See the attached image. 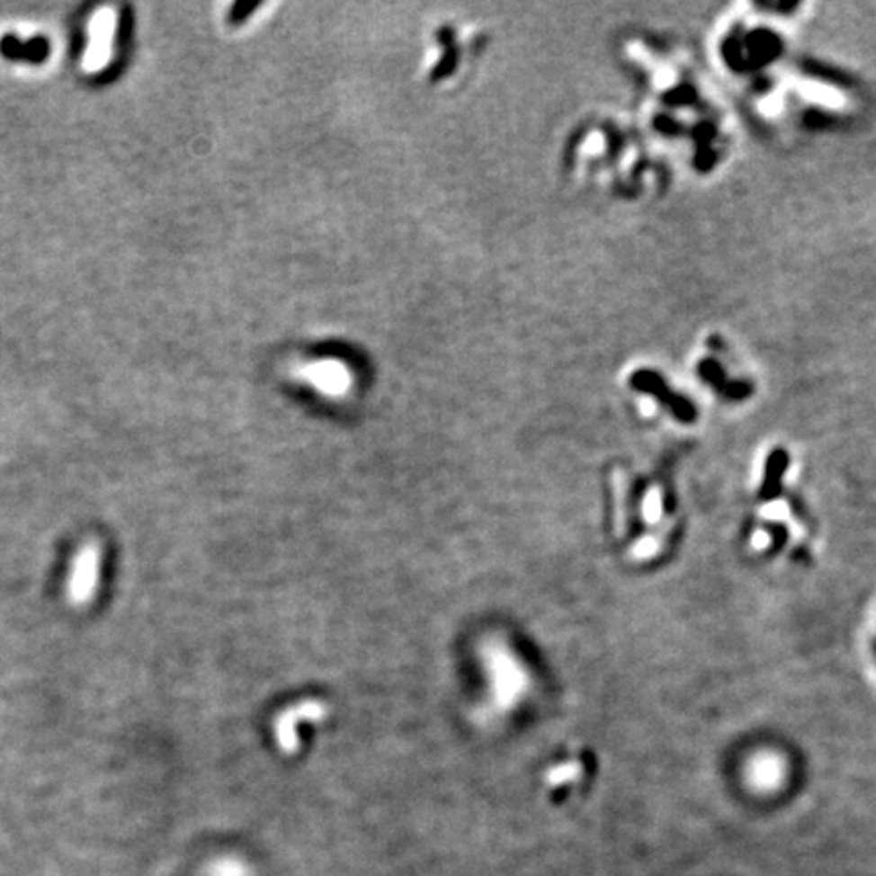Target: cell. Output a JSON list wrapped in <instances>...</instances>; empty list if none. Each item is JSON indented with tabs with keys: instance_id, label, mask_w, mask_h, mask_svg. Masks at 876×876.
Returning a JSON list of instances; mask_svg holds the SVG:
<instances>
[{
	"instance_id": "obj_1",
	"label": "cell",
	"mask_w": 876,
	"mask_h": 876,
	"mask_svg": "<svg viewBox=\"0 0 876 876\" xmlns=\"http://www.w3.org/2000/svg\"><path fill=\"white\" fill-rule=\"evenodd\" d=\"M481 662L489 675V706L493 712H507L522 702L530 690V672L522 659L499 637L485 641Z\"/></svg>"
},
{
	"instance_id": "obj_2",
	"label": "cell",
	"mask_w": 876,
	"mask_h": 876,
	"mask_svg": "<svg viewBox=\"0 0 876 876\" xmlns=\"http://www.w3.org/2000/svg\"><path fill=\"white\" fill-rule=\"evenodd\" d=\"M102 570V548L98 541H85L71 560L67 577V599L74 607L90 604L98 591Z\"/></svg>"
},
{
	"instance_id": "obj_3",
	"label": "cell",
	"mask_w": 876,
	"mask_h": 876,
	"mask_svg": "<svg viewBox=\"0 0 876 876\" xmlns=\"http://www.w3.org/2000/svg\"><path fill=\"white\" fill-rule=\"evenodd\" d=\"M116 25H118V14L110 6H103V9L95 11L94 17L90 21V41H87V49L84 55V69L90 71V74H98L103 67L108 66L110 58H112V41L116 37Z\"/></svg>"
},
{
	"instance_id": "obj_4",
	"label": "cell",
	"mask_w": 876,
	"mask_h": 876,
	"mask_svg": "<svg viewBox=\"0 0 876 876\" xmlns=\"http://www.w3.org/2000/svg\"><path fill=\"white\" fill-rule=\"evenodd\" d=\"M325 716V708L318 702H302L284 711L274 720V737L284 753H294L299 748V722L300 720H318Z\"/></svg>"
},
{
	"instance_id": "obj_5",
	"label": "cell",
	"mask_w": 876,
	"mask_h": 876,
	"mask_svg": "<svg viewBox=\"0 0 876 876\" xmlns=\"http://www.w3.org/2000/svg\"><path fill=\"white\" fill-rule=\"evenodd\" d=\"M0 49L11 59H29V61H41L47 55V45L45 41H31V43H21L14 37H4L3 43H0Z\"/></svg>"
},
{
	"instance_id": "obj_6",
	"label": "cell",
	"mask_w": 876,
	"mask_h": 876,
	"mask_svg": "<svg viewBox=\"0 0 876 876\" xmlns=\"http://www.w3.org/2000/svg\"><path fill=\"white\" fill-rule=\"evenodd\" d=\"M751 777L756 785L761 787H773L782 779V763H779L775 756H763V759L755 761L751 769Z\"/></svg>"
},
{
	"instance_id": "obj_7",
	"label": "cell",
	"mask_w": 876,
	"mask_h": 876,
	"mask_svg": "<svg viewBox=\"0 0 876 876\" xmlns=\"http://www.w3.org/2000/svg\"><path fill=\"white\" fill-rule=\"evenodd\" d=\"M643 512H645V517H648V522L656 523L659 520V515H662V499H659L657 491H651L648 499H645Z\"/></svg>"
},
{
	"instance_id": "obj_8",
	"label": "cell",
	"mask_w": 876,
	"mask_h": 876,
	"mask_svg": "<svg viewBox=\"0 0 876 876\" xmlns=\"http://www.w3.org/2000/svg\"><path fill=\"white\" fill-rule=\"evenodd\" d=\"M656 548H657V541L653 540V538H643L637 541V546H635V556L637 559H648V556H651L653 552H656Z\"/></svg>"
},
{
	"instance_id": "obj_9",
	"label": "cell",
	"mask_w": 876,
	"mask_h": 876,
	"mask_svg": "<svg viewBox=\"0 0 876 876\" xmlns=\"http://www.w3.org/2000/svg\"><path fill=\"white\" fill-rule=\"evenodd\" d=\"M763 514L771 517V520H782V517L787 515V507L785 504H771L763 509Z\"/></svg>"
},
{
	"instance_id": "obj_10",
	"label": "cell",
	"mask_w": 876,
	"mask_h": 876,
	"mask_svg": "<svg viewBox=\"0 0 876 876\" xmlns=\"http://www.w3.org/2000/svg\"><path fill=\"white\" fill-rule=\"evenodd\" d=\"M767 541H769V538H767V533H761V532H756V533H755V538H753V546H755V548H761V546H767Z\"/></svg>"
}]
</instances>
